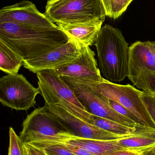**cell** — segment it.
<instances>
[{
    "label": "cell",
    "mask_w": 155,
    "mask_h": 155,
    "mask_svg": "<svg viewBox=\"0 0 155 155\" xmlns=\"http://www.w3.org/2000/svg\"><path fill=\"white\" fill-rule=\"evenodd\" d=\"M0 40L24 61L49 52L69 41L58 26L31 27L10 22H0Z\"/></svg>",
    "instance_id": "cell-1"
},
{
    "label": "cell",
    "mask_w": 155,
    "mask_h": 155,
    "mask_svg": "<svg viewBox=\"0 0 155 155\" xmlns=\"http://www.w3.org/2000/svg\"><path fill=\"white\" fill-rule=\"evenodd\" d=\"M94 45L103 78L120 83L128 77L129 47L122 32L109 25L103 26Z\"/></svg>",
    "instance_id": "cell-2"
},
{
    "label": "cell",
    "mask_w": 155,
    "mask_h": 155,
    "mask_svg": "<svg viewBox=\"0 0 155 155\" xmlns=\"http://www.w3.org/2000/svg\"><path fill=\"white\" fill-rule=\"evenodd\" d=\"M45 14L54 23L78 24L104 21L102 0H48Z\"/></svg>",
    "instance_id": "cell-3"
},
{
    "label": "cell",
    "mask_w": 155,
    "mask_h": 155,
    "mask_svg": "<svg viewBox=\"0 0 155 155\" xmlns=\"http://www.w3.org/2000/svg\"><path fill=\"white\" fill-rule=\"evenodd\" d=\"M61 78L72 90L85 110L90 114L130 127H139L114 110L109 105L108 98L97 92L84 79L65 76Z\"/></svg>",
    "instance_id": "cell-4"
},
{
    "label": "cell",
    "mask_w": 155,
    "mask_h": 155,
    "mask_svg": "<svg viewBox=\"0 0 155 155\" xmlns=\"http://www.w3.org/2000/svg\"><path fill=\"white\" fill-rule=\"evenodd\" d=\"M82 79L108 99L119 103L131 111L143 122L145 126L155 129L154 123L142 98L143 91L130 84H119L103 78L99 82Z\"/></svg>",
    "instance_id": "cell-5"
},
{
    "label": "cell",
    "mask_w": 155,
    "mask_h": 155,
    "mask_svg": "<svg viewBox=\"0 0 155 155\" xmlns=\"http://www.w3.org/2000/svg\"><path fill=\"white\" fill-rule=\"evenodd\" d=\"M65 134L69 133L45 105L27 115L23 122L20 137L24 144L30 143L50 141Z\"/></svg>",
    "instance_id": "cell-6"
},
{
    "label": "cell",
    "mask_w": 155,
    "mask_h": 155,
    "mask_svg": "<svg viewBox=\"0 0 155 155\" xmlns=\"http://www.w3.org/2000/svg\"><path fill=\"white\" fill-rule=\"evenodd\" d=\"M41 93L23 74H7L0 78V102L11 109L26 111L36 103Z\"/></svg>",
    "instance_id": "cell-7"
},
{
    "label": "cell",
    "mask_w": 155,
    "mask_h": 155,
    "mask_svg": "<svg viewBox=\"0 0 155 155\" xmlns=\"http://www.w3.org/2000/svg\"><path fill=\"white\" fill-rule=\"evenodd\" d=\"M47 107L49 111L58 119L70 134L76 137L112 141L131 136L136 131L128 134H112L84 122L60 107L54 105Z\"/></svg>",
    "instance_id": "cell-8"
},
{
    "label": "cell",
    "mask_w": 155,
    "mask_h": 155,
    "mask_svg": "<svg viewBox=\"0 0 155 155\" xmlns=\"http://www.w3.org/2000/svg\"><path fill=\"white\" fill-rule=\"evenodd\" d=\"M0 22H10L31 27L50 28L57 26L32 2L22 1L0 10Z\"/></svg>",
    "instance_id": "cell-9"
},
{
    "label": "cell",
    "mask_w": 155,
    "mask_h": 155,
    "mask_svg": "<svg viewBox=\"0 0 155 155\" xmlns=\"http://www.w3.org/2000/svg\"><path fill=\"white\" fill-rule=\"evenodd\" d=\"M82 46L69 40L60 47L39 57L24 61L25 68L34 73L46 70H54L61 65L71 62L81 54Z\"/></svg>",
    "instance_id": "cell-10"
},
{
    "label": "cell",
    "mask_w": 155,
    "mask_h": 155,
    "mask_svg": "<svg viewBox=\"0 0 155 155\" xmlns=\"http://www.w3.org/2000/svg\"><path fill=\"white\" fill-rule=\"evenodd\" d=\"M81 46L82 52L77 59L54 70L61 77L84 78L96 82L101 81L103 77L95 57V53L89 46Z\"/></svg>",
    "instance_id": "cell-11"
},
{
    "label": "cell",
    "mask_w": 155,
    "mask_h": 155,
    "mask_svg": "<svg viewBox=\"0 0 155 155\" xmlns=\"http://www.w3.org/2000/svg\"><path fill=\"white\" fill-rule=\"evenodd\" d=\"M36 76L38 78V87L45 104H48L56 98H60L69 101L85 110L72 90L54 70L41 71L36 73Z\"/></svg>",
    "instance_id": "cell-12"
},
{
    "label": "cell",
    "mask_w": 155,
    "mask_h": 155,
    "mask_svg": "<svg viewBox=\"0 0 155 155\" xmlns=\"http://www.w3.org/2000/svg\"><path fill=\"white\" fill-rule=\"evenodd\" d=\"M155 72V61L150 41H137L129 47L128 77L134 84L147 72Z\"/></svg>",
    "instance_id": "cell-13"
},
{
    "label": "cell",
    "mask_w": 155,
    "mask_h": 155,
    "mask_svg": "<svg viewBox=\"0 0 155 155\" xmlns=\"http://www.w3.org/2000/svg\"><path fill=\"white\" fill-rule=\"evenodd\" d=\"M104 22L96 21L92 22L78 24L56 25L66 34L69 40H72L83 46H92L94 44Z\"/></svg>",
    "instance_id": "cell-14"
},
{
    "label": "cell",
    "mask_w": 155,
    "mask_h": 155,
    "mask_svg": "<svg viewBox=\"0 0 155 155\" xmlns=\"http://www.w3.org/2000/svg\"><path fill=\"white\" fill-rule=\"evenodd\" d=\"M116 144L126 148H143L155 146V129L139 127L131 136L113 140Z\"/></svg>",
    "instance_id": "cell-15"
},
{
    "label": "cell",
    "mask_w": 155,
    "mask_h": 155,
    "mask_svg": "<svg viewBox=\"0 0 155 155\" xmlns=\"http://www.w3.org/2000/svg\"><path fill=\"white\" fill-rule=\"evenodd\" d=\"M24 61L3 41L0 40V69L7 74H17Z\"/></svg>",
    "instance_id": "cell-16"
},
{
    "label": "cell",
    "mask_w": 155,
    "mask_h": 155,
    "mask_svg": "<svg viewBox=\"0 0 155 155\" xmlns=\"http://www.w3.org/2000/svg\"><path fill=\"white\" fill-rule=\"evenodd\" d=\"M87 123L104 131L116 134L125 135L135 132L139 127H130L106 118L91 114Z\"/></svg>",
    "instance_id": "cell-17"
},
{
    "label": "cell",
    "mask_w": 155,
    "mask_h": 155,
    "mask_svg": "<svg viewBox=\"0 0 155 155\" xmlns=\"http://www.w3.org/2000/svg\"><path fill=\"white\" fill-rule=\"evenodd\" d=\"M133 0H102L106 16L114 19L119 18Z\"/></svg>",
    "instance_id": "cell-18"
},
{
    "label": "cell",
    "mask_w": 155,
    "mask_h": 155,
    "mask_svg": "<svg viewBox=\"0 0 155 155\" xmlns=\"http://www.w3.org/2000/svg\"><path fill=\"white\" fill-rule=\"evenodd\" d=\"M8 155H26L24 144L12 127L9 128Z\"/></svg>",
    "instance_id": "cell-19"
},
{
    "label": "cell",
    "mask_w": 155,
    "mask_h": 155,
    "mask_svg": "<svg viewBox=\"0 0 155 155\" xmlns=\"http://www.w3.org/2000/svg\"><path fill=\"white\" fill-rule=\"evenodd\" d=\"M135 86L146 93L155 92V72H148L145 74Z\"/></svg>",
    "instance_id": "cell-20"
},
{
    "label": "cell",
    "mask_w": 155,
    "mask_h": 155,
    "mask_svg": "<svg viewBox=\"0 0 155 155\" xmlns=\"http://www.w3.org/2000/svg\"><path fill=\"white\" fill-rule=\"evenodd\" d=\"M108 99H109L108 103H109V105L111 106V107L114 110H115L118 114L133 121L138 126L146 127L145 126L143 122L135 115L134 114L127 108L123 106L121 104L114 101V100Z\"/></svg>",
    "instance_id": "cell-21"
},
{
    "label": "cell",
    "mask_w": 155,
    "mask_h": 155,
    "mask_svg": "<svg viewBox=\"0 0 155 155\" xmlns=\"http://www.w3.org/2000/svg\"><path fill=\"white\" fill-rule=\"evenodd\" d=\"M48 155H76L58 144H52L41 147Z\"/></svg>",
    "instance_id": "cell-22"
},
{
    "label": "cell",
    "mask_w": 155,
    "mask_h": 155,
    "mask_svg": "<svg viewBox=\"0 0 155 155\" xmlns=\"http://www.w3.org/2000/svg\"><path fill=\"white\" fill-rule=\"evenodd\" d=\"M155 147V146L143 148H126L115 151L107 155H145L148 151Z\"/></svg>",
    "instance_id": "cell-23"
},
{
    "label": "cell",
    "mask_w": 155,
    "mask_h": 155,
    "mask_svg": "<svg viewBox=\"0 0 155 155\" xmlns=\"http://www.w3.org/2000/svg\"><path fill=\"white\" fill-rule=\"evenodd\" d=\"M142 98L155 124V99L150 94L143 92Z\"/></svg>",
    "instance_id": "cell-24"
},
{
    "label": "cell",
    "mask_w": 155,
    "mask_h": 155,
    "mask_svg": "<svg viewBox=\"0 0 155 155\" xmlns=\"http://www.w3.org/2000/svg\"><path fill=\"white\" fill-rule=\"evenodd\" d=\"M26 155H48L43 149L29 143L24 144Z\"/></svg>",
    "instance_id": "cell-25"
},
{
    "label": "cell",
    "mask_w": 155,
    "mask_h": 155,
    "mask_svg": "<svg viewBox=\"0 0 155 155\" xmlns=\"http://www.w3.org/2000/svg\"><path fill=\"white\" fill-rule=\"evenodd\" d=\"M150 48L155 61V42L150 41Z\"/></svg>",
    "instance_id": "cell-26"
},
{
    "label": "cell",
    "mask_w": 155,
    "mask_h": 155,
    "mask_svg": "<svg viewBox=\"0 0 155 155\" xmlns=\"http://www.w3.org/2000/svg\"><path fill=\"white\" fill-rule=\"evenodd\" d=\"M145 155H155V147L148 151Z\"/></svg>",
    "instance_id": "cell-27"
},
{
    "label": "cell",
    "mask_w": 155,
    "mask_h": 155,
    "mask_svg": "<svg viewBox=\"0 0 155 155\" xmlns=\"http://www.w3.org/2000/svg\"><path fill=\"white\" fill-rule=\"evenodd\" d=\"M146 93V92H145ZM148 93V94H150V95L152 96L154 98H155V92H152V93Z\"/></svg>",
    "instance_id": "cell-28"
}]
</instances>
